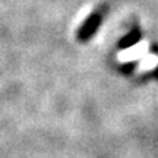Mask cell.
Listing matches in <instances>:
<instances>
[{
	"label": "cell",
	"mask_w": 158,
	"mask_h": 158,
	"mask_svg": "<svg viewBox=\"0 0 158 158\" xmlns=\"http://www.w3.org/2000/svg\"><path fill=\"white\" fill-rule=\"evenodd\" d=\"M136 68V62H130V63H126L122 66V70H123V73H130V72H133V69Z\"/></svg>",
	"instance_id": "3957f363"
},
{
	"label": "cell",
	"mask_w": 158,
	"mask_h": 158,
	"mask_svg": "<svg viewBox=\"0 0 158 158\" xmlns=\"http://www.w3.org/2000/svg\"><path fill=\"white\" fill-rule=\"evenodd\" d=\"M141 38H142L141 31H139L138 28H133L132 31H129L127 34L124 35V37H122V38L118 40L117 48L118 50H127V48H130V47H133L136 43H139Z\"/></svg>",
	"instance_id": "7a4b0ae2"
},
{
	"label": "cell",
	"mask_w": 158,
	"mask_h": 158,
	"mask_svg": "<svg viewBox=\"0 0 158 158\" xmlns=\"http://www.w3.org/2000/svg\"><path fill=\"white\" fill-rule=\"evenodd\" d=\"M154 78H157V79H158V68L155 69V72H154Z\"/></svg>",
	"instance_id": "277c9868"
},
{
	"label": "cell",
	"mask_w": 158,
	"mask_h": 158,
	"mask_svg": "<svg viewBox=\"0 0 158 158\" xmlns=\"http://www.w3.org/2000/svg\"><path fill=\"white\" fill-rule=\"evenodd\" d=\"M101 22H102V15L101 13H98V12L91 13L89 16L84 21V23L79 27L78 32H76L78 41H81V43L89 41V40L97 34L98 28L101 27Z\"/></svg>",
	"instance_id": "6da1fadb"
}]
</instances>
